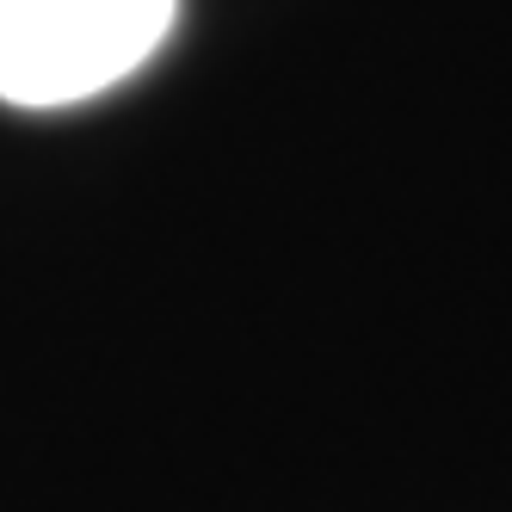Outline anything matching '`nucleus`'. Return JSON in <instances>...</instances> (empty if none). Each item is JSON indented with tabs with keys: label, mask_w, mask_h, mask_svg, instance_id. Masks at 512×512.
<instances>
[{
	"label": "nucleus",
	"mask_w": 512,
	"mask_h": 512,
	"mask_svg": "<svg viewBox=\"0 0 512 512\" xmlns=\"http://www.w3.org/2000/svg\"><path fill=\"white\" fill-rule=\"evenodd\" d=\"M179 0H0V99L62 112L112 93L149 62Z\"/></svg>",
	"instance_id": "f257e3e1"
}]
</instances>
